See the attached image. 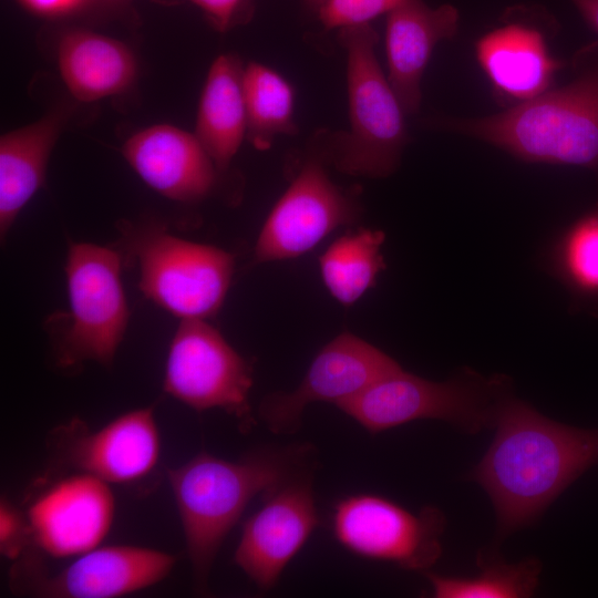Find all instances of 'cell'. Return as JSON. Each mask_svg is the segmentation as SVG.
Returning <instances> with one entry per match:
<instances>
[{"mask_svg": "<svg viewBox=\"0 0 598 598\" xmlns=\"http://www.w3.org/2000/svg\"><path fill=\"white\" fill-rule=\"evenodd\" d=\"M115 498L110 484L82 472L48 473L29 497L32 547L53 558L82 555L110 533Z\"/></svg>", "mask_w": 598, "mask_h": 598, "instance_id": "obj_12", "label": "cell"}, {"mask_svg": "<svg viewBox=\"0 0 598 598\" xmlns=\"http://www.w3.org/2000/svg\"><path fill=\"white\" fill-rule=\"evenodd\" d=\"M404 0H323L317 13L326 29L367 24Z\"/></svg>", "mask_w": 598, "mask_h": 598, "instance_id": "obj_26", "label": "cell"}, {"mask_svg": "<svg viewBox=\"0 0 598 598\" xmlns=\"http://www.w3.org/2000/svg\"><path fill=\"white\" fill-rule=\"evenodd\" d=\"M339 42L347 52L350 130L334 137V166L353 176L385 177L400 164L409 141L404 110L384 75L370 25L342 28Z\"/></svg>", "mask_w": 598, "mask_h": 598, "instance_id": "obj_4", "label": "cell"}, {"mask_svg": "<svg viewBox=\"0 0 598 598\" xmlns=\"http://www.w3.org/2000/svg\"><path fill=\"white\" fill-rule=\"evenodd\" d=\"M94 1L104 6H107V7H118V6L125 4L130 0H94Z\"/></svg>", "mask_w": 598, "mask_h": 598, "instance_id": "obj_31", "label": "cell"}, {"mask_svg": "<svg viewBox=\"0 0 598 598\" xmlns=\"http://www.w3.org/2000/svg\"><path fill=\"white\" fill-rule=\"evenodd\" d=\"M264 504L243 524L235 564L267 591L319 525L311 473L266 492Z\"/></svg>", "mask_w": 598, "mask_h": 598, "instance_id": "obj_15", "label": "cell"}, {"mask_svg": "<svg viewBox=\"0 0 598 598\" xmlns=\"http://www.w3.org/2000/svg\"><path fill=\"white\" fill-rule=\"evenodd\" d=\"M549 271L581 300H598V204L554 241Z\"/></svg>", "mask_w": 598, "mask_h": 598, "instance_id": "obj_24", "label": "cell"}, {"mask_svg": "<svg viewBox=\"0 0 598 598\" xmlns=\"http://www.w3.org/2000/svg\"><path fill=\"white\" fill-rule=\"evenodd\" d=\"M401 369L375 346L353 333L342 332L317 353L295 390L264 398L258 416L272 433L291 434L299 429L307 405L313 402L338 405Z\"/></svg>", "mask_w": 598, "mask_h": 598, "instance_id": "obj_13", "label": "cell"}, {"mask_svg": "<svg viewBox=\"0 0 598 598\" xmlns=\"http://www.w3.org/2000/svg\"><path fill=\"white\" fill-rule=\"evenodd\" d=\"M586 24L598 33V0H569Z\"/></svg>", "mask_w": 598, "mask_h": 598, "instance_id": "obj_30", "label": "cell"}, {"mask_svg": "<svg viewBox=\"0 0 598 598\" xmlns=\"http://www.w3.org/2000/svg\"><path fill=\"white\" fill-rule=\"evenodd\" d=\"M244 69L235 54H221L212 63L202 91L195 135L225 171L247 135Z\"/></svg>", "mask_w": 598, "mask_h": 598, "instance_id": "obj_21", "label": "cell"}, {"mask_svg": "<svg viewBox=\"0 0 598 598\" xmlns=\"http://www.w3.org/2000/svg\"><path fill=\"white\" fill-rule=\"evenodd\" d=\"M359 214V202L351 193L329 178L318 158H310L264 223L255 245V262L299 257L338 227L353 223Z\"/></svg>", "mask_w": 598, "mask_h": 598, "instance_id": "obj_14", "label": "cell"}, {"mask_svg": "<svg viewBox=\"0 0 598 598\" xmlns=\"http://www.w3.org/2000/svg\"><path fill=\"white\" fill-rule=\"evenodd\" d=\"M444 527V515L434 506L412 513L374 494L342 497L331 514L333 537L343 548L410 570H426L437 561Z\"/></svg>", "mask_w": 598, "mask_h": 598, "instance_id": "obj_10", "label": "cell"}, {"mask_svg": "<svg viewBox=\"0 0 598 598\" xmlns=\"http://www.w3.org/2000/svg\"><path fill=\"white\" fill-rule=\"evenodd\" d=\"M542 566L536 558L516 564L485 560L482 571L472 578L446 577L425 571L435 598H524L534 594Z\"/></svg>", "mask_w": 598, "mask_h": 598, "instance_id": "obj_25", "label": "cell"}, {"mask_svg": "<svg viewBox=\"0 0 598 598\" xmlns=\"http://www.w3.org/2000/svg\"><path fill=\"white\" fill-rule=\"evenodd\" d=\"M323 0H305V3L308 8H310L313 11H318Z\"/></svg>", "mask_w": 598, "mask_h": 598, "instance_id": "obj_32", "label": "cell"}, {"mask_svg": "<svg viewBox=\"0 0 598 598\" xmlns=\"http://www.w3.org/2000/svg\"><path fill=\"white\" fill-rule=\"evenodd\" d=\"M52 471L82 472L109 484H132L148 476L161 453L153 406L118 415L99 430L72 419L49 435Z\"/></svg>", "mask_w": 598, "mask_h": 598, "instance_id": "obj_11", "label": "cell"}, {"mask_svg": "<svg viewBox=\"0 0 598 598\" xmlns=\"http://www.w3.org/2000/svg\"><path fill=\"white\" fill-rule=\"evenodd\" d=\"M199 7L220 32L245 23L252 17L255 0H189Z\"/></svg>", "mask_w": 598, "mask_h": 598, "instance_id": "obj_28", "label": "cell"}, {"mask_svg": "<svg viewBox=\"0 0 598 598\" xmlns=\"http://www.w3.org/2000/svg\"><path fill=\"white\" fill-rule=\"evenodd\" d=\"M31 547V530L25 513L2 495L0 499L1 555L17 560Z\"/></svg>", "mask_w": 598, "mask_h": 598, "instance_id": "obj_27", "label": "cell"}, {"mask_svg": "<svg viewBox=\"0 0 598 598\" xmlns=\"http://www.w3.org/2000/svg\"><path fill=\"white\" fill-rule=\"evenodd\" d=\"M122 154L150 187L172 200L199 202L217 182L218 168L197 136L173 125L138 131Z\"/></svg>", "mask_w": 598, "mask_h": 598, "instance_id": "obj_16", "label": "cell"}, {"mask_svg": "<svg viewBox=\"0 0 598 598\" xmlns=\"http://www.w3.org/2000/svg\"><path fill=\"white\" fill-rule=\"evenodd\" d=\"M508 396V381L503 375L484 378L465 370L435 382L401 369L336 406L371 434L423 419L445 421L476 434L495 427Z\"/></svg>", "mask_w": 598, "mask_h": 598, "instance_id": "obj_5", "label": "cell"}, {"mask_svg": "<svg viewBox=\"0 0 598 598\" xmlns=\"http://www.w3.org/2000/svg\"><path fill=\"white\" fill-rule=\"evenodd\" d=\"M252 368L205 319H182L169 344L164 391L196 412L220 409L241 433L257 424L249 403Z\"/></svg>", "mask_w": 598, "mask_h": 598, "instance_id": "obj_8", "label": "cell"}, {"mask_svg": "<svg viewBox=\"0 0 598 598\" xmlns=\"http://www.w3.org/2000/svg\"><path fill=\"white\" fill-rule=\"evenodd\" d=\"M61 76L71 94L92 102L126 91L136 78V60L127 45L83 29L69 30L58 45Z\"/></svg>", "mask_w": 598, "mask_h": 598, "instance_id": "obj_20", "label": "cell"}, {"mask_svg": "<svg viewBox=\"0 0 598 598\" xmlns=\"http://www.w3.org/2000/svg\"><path fill=\"white\" fill-rule=\"evenodd\" d=\"M509 16L476 41L475 54L494 94L516 105L548 90L564 63L551 55L539 27Z\"/></svg>", "mask_w": 598, "mask_h": 598, "instance_id": "obj_17", "label": "cell"}, {"mask_svg": "<svg viewBox=\"0 0 598 598\" xmlns=\"http://www.w3.org/2000/svg\"><path fill=\"white\" fill-rule=\"evenodd\" d=\"M121 265L120 252L110 247L70 244L65 261L70 313L56 338L59 365L112 364L130 318Z\"/></svg>", "mask_w": 598, "mask_h": 598, "instance_id": "obj_7", "label": "cell"}, {"mask_svg": "<svg viewBox=\"0 0 598 598\" xmlns=\"http://www.w3.org/2000/svg\"><path fill=\"white\" fill-rule=\"evenodd\" d=\"M458 21L454 6L431 8L423 0H404L388 14V80L405 114L419 111L421 80L432 52L440 41L455 37Z\"/></svg>", "mask_w": 598, "mask_h": 598, "instance_id": "obj_18", "label": "cell"}, {"mask_svg": "<svg viewBox=\"0 0 598 598\" xmlns=\"http://www.w3.org/2000/svg\"><path fill=\"white\" fill-rule=\"evenodd\" d=\"M247 114L246 138L258 150H267L278 135L297 132L293 121V90L278 72L249 62L244 69Z\"/></svg>", "mask_w": 598, "mask_h": 598, "instance_id": "obj_23", "label": "cell"}, {"mask_svg": "<svg viewBox=\"0 0 598 598\" xmlns=\"http://www.w3.org/2000/svg\"><path fill=\"white\" fill-rule=\"evenodd\" d=\"M85 0H22V2L41 14H61L72 11Z\"/></svg>", "mask_w": 598, "mask_h": 598, "instance_id": "obj_29", "label": "cell"}, {"mask_svg": "<svg viewBox=\"0 0 598 598\" xmlns=\"http://www.w3.org/2000/svg\"><path fill=\"white\" fill-rule=\"evenodd\" d=\"M561 86L484 117L441 118L437 126L482 140L528 163L598 169V40L571 60Z\"/></svg>", "mask_w": 598, "mask_h": 598, "instance_id": "obj_3", "label": "cell"}, {"mask_svg": "<svg viewBox=\"0 0 598 598\" xmlns=\"http://www.w3.org/2000/svg\"><path fill=\"white\" fill-rule=\"evenodd\" d=\"M69 117L56 107L40 120L0 138V236L3 240L17 216L44 184L51 151Z\"/></svg>", "mask_w": 598, "mask_h": 598, "instance_id": "obj_19", "label": "cell"}, {"mask_svg": "<svg viewBox=\"0 0 598 598\" xmlns=\"http://www.w3.org/2000/svg\"><path fill=\"white\" fill-rule=\"evenodd\" d=\"M40 558L30 548L16 560L10 574L14 592L40 598H117L158 584L176 564L172 554L133 545L99 546L54 575L43 570Z\"/></svg>", "mask_w": 598, "mask_h": 598, "instance_id": "obj_9", "label": "cell"}, {"mask_svg": "<svg viewBox=\"0 0 598 598\" xmlns=\"http://www.w3.org/2000/svg\"><path fill=\"white\" fill-rule=\"evenodd\" d=\"M381 230L359 229L334 240L319 259L324 286L341 305L358 301L385 269Z\"/></svg>", "mask_w": 598, "mask_h": 598, "instance_id": "obj_22", "label": "cell"}, {"mask_svg": "<svg viewBox=\"0 0 598 598\" xmlns=\"http://www.w3.org/2000/svg\"><path fill=\"white\" fill-rule=\"evenodd\" d=\"M309 445L260 447L240 460H224L202 451L165 473L181 518L195 588L208 590L219 548L259 494L311 473Z\"/></svg>", "mask_w": 598, "mask_h": 598, "instance_id": "obj_2", "label": "cell"}, {"mask_svg": "<svg viewBox=\"0 0 598 598\" xmlns=\"http://www.w3.org/2000/svg\"><path fill=\"white\" fill-rule=\"evenodd\" d=\"M127 251L140 266L144 296L181 319L215 316L227 295L234 257L212 245L189 241L157 225L121 226Z\"/></svg>", "mask_w": 598, "mask_h": 598, "instance_id": "obj_6", "label": "cell"}, {"mask_svg": "<svg viewBox=\"0 0 598 598\" xmlns=\"http://www.w3.org/2000/svg\"><path fill=\"white\" fill-rule=\"evenodd\" d=\"M495 430L492 444L468 478L488 494L501 536L534 523L598 463V429L553 421L515 398L503 402Z\"/></svg>", "mask_w": 598, "mask_h": 598, "instance_id": "obj_1", "label": "cell"}]
</instances>
